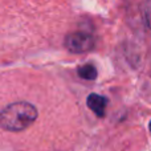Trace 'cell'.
I'll return each instance as SVG.
<instances>
[{"label":"cell","mask_w":151,"mask_h":151,"mask_svg":"<svg viewBox=\"0 0 151 151\" xmlns=\"http://www.w3.org/2000/svg\"><path fill=\"white\" fill-rule=\"evenodd\" d=\"M142 15L147 28L151 31V0H145L142 4Z\"/></svg>","instance_id":"5b68a950"},{"label":"cell","mask_w":151,"mask_h":151,"mask_svg":"<svg viewBox=\"0 0 151 151\" xmlns=\"http://www.w3.org/2000/svg\"><path fill=\"white\" fill-rule=\"evenodd\" d=\"M37 109L29 102H13L0 111V127L5 131H23L37 119Z\"/></svg>","instance_id":"6da1fadb"},{"label":"cell","mask_w":151,"mask_h":151,"mask_svg":"<svg viewBox=\"0 0 151 151\" xmlns=\"http://www.w3.org/2000/svg\"><path fill=\"white\" fill-rule=\"evenodd\" d=\"M78 76L86 81H93L97 78L98 72H97V68L93 64H85V65H82L78 69Z\"/></svg>","instance_id":"277c9868"},{"label":"cell","mask_w":151,"mask_h":151,"mask_svg":"<svg viewBox=\"0 0 151 151\" xmlns=\"http://www.w3.org/2000/svg\"><path fill=\"white\" fill-rule=\"evenodd\" d=\"M64 45L72 53H85L94 48L96 39L89 32L77 31V32H72L65 37Z\"/></svg>","instance_id":"7a4b0ae2"},{"label":"cell","mask_w":151,"mask_h":151,"mask_svg":"<svg viewBox=\"0 0 151 151\" xmlns=\"http://www.w3.org/2000/svg\"><path fill=\"white\" fill-rule=\"evenodd\" d=\"M150 131H151V122H150Z\"/></svg>","instance_id":"8992f818"},{"label":"cell","mask_w":151,"mask_h":151,"mask_svg":"<svg viewBox=\"0 0 151 151\" xmlns=\"http://www.w3.org/2000/svg\"><path fill=\"white\" fill-rule=\"evenodd\" d=\"M88 107L94 111L98 117H104L105 115V110L107 106V98H105L104 96H99V94H90L88 97Z\"/></svg>","instance_id":"3957f363"}]
</instances>
